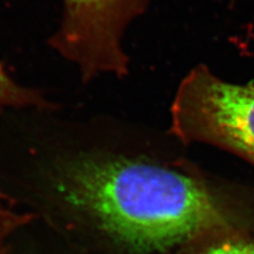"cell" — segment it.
<instances>
[{"instance_id":"1","label":"cell","mask_w":254,"mask_h":254,"mask_svg":"<svg viewBox=\"0 0 254 254\" xmlns=\"http://www.w3.org/2000/svg\"><path fill=\"white\" fill-rule=\"evenodd\" d=\"M54 187L79 222L130 254L165 252L236 227L232 211L202 180L145 158H71L55 170Z\"/></svg>"},{"instance_id":"2","label":"cell","mask_w":254,"mask_h":254,"mask_svg":"<svg viewBox=\"0 0 254 254\" xmlns=\"http://www.w3.org/2000/svg\"><path fill=\"white\" fill-rule=\"evenodd\" d=\"M171 132L185 143L224 148L254 165V83L234 84L205 64L195 66L175 92Z\"/></svg>"},{"instance_id":"3","label":"cell","mask_w":254,"mask_h":254,"mask_svg":"<svg viewBox=\"0 0 254 254\" xmlns=\"http://www.w3.org/2000/svg\"><path fill=\"white\" fill-rule=\"evenodd\" d=\"M63 18L52 45L77 66L84 82L101 75H129L127 30L154 0H62Z\"/></svg>"},{"instance_id":"4","label":"cell","mask_w":254,"mask_h":254,"mask_svg":"<svg viewBox=\"0 0 254 254\" xmlns=\"http://www.w3.org/2000/svg\"><path fill=\"white\" fill-rule=\"evenodd\" d=\"M178 254H254V234L238 227L214 229L182 245Z\"/></svg>"},{"instance_id":"5","label":"cell","mask_w":254,"mask_h":254,"mask_svg":"<svg viewBox=\"0 0 254 254\" xmlns=\"http://www.w3.org/2000/svg\"><path fill=\"white\" fill-rule=\"evenodd\" d=\"M33 215L19 212L0 188V254H9L11 238L29 225Z\"/></svg>"},{"instance_id":"6","label":"cell","mask_w":254,"mask_h":254,"mask_svg":"<svg viewBox=\"0 0 254 254\" xmlns=\"http://www.w3.org/2000/svg\"><path fill=\"white\" fill-rule=\"evenodd\" d=\"M42 104L39 95L22 88L6 74L0 65V106H28Z\"/></svg>"},{"instance_id":"7","label":"cell","mask_w":254,"mask_h":254,"mask_svg":"<svg viewBox=\"0 0 254 254\" xmlns=\"http://www.w3.org/2000/svg\"><path fill=\"white\" fill-rule=\"evenodd\" d=\"M231 1H234V0H231Z\"/></svg>"}]
</instances>
